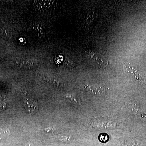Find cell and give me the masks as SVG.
<instances>
[{"label":"cell","mask_w":146,"mask_h":146,"mask_svg":"<svg viewBox=\"0 0 146 146\" xmlns=\"http://www.w3.org/2000/svg\"><path fill=\"white\" fill-rule=\"evenodd\" d=\"M24 106L30 115H33L38 110V106L35 100L32 99L30 97H25L24 99Z\"/></svg>","instance_id":"cell-1"},{"label":"cell","mask_w":146,"mask_h":146,"mask_svg":"<svg viewBox=\"0 0 146 146\" xmlns=\"http://www.w3.org/2000/svg\"><path fill=\"white\" fill-rule=\"evenodd\" d=\"M84 88L86 91H90L91 93L97 95H104L105 93L104 88L99 86L94 87L90 85H86L84 86Z\"/></svg>","instance_id":"cell-2"},{"label":"cell","mask_w":146,"mask_h":146,"mask_svg":"<svg viewBox=\"0 0 146 146\" xmlns=\"http://www.w3.org/2000/svg\"><path fill=\"white\" fill-rule=\"evenodd\" d=\"M54 1L49 0H39L35 1V5L39 8L44 9L49 8L52 5Z\"/></svg>","instance_id":"cell-3"},{"label":"cell","mask_w":146,"mask_h":146,"mask_svg":"<svg viewBox=\"0 0 146 146\" xmlns=\"http://www.w3.org/2000/svg\"><path fill=\"white\" fill-rule=\"evenodd\" d=\"M125 69L126 72L134 74L136 79H138V76L137 75L138 68L136 66L130 64L125 65Z\"/></svg>","instance_id":"cell-4"},{"label":"cell","mask_w":146,"mask_h":146,"mask_svg":"<svg viewBox=\"0 0 146 146\" xmlns=\"http://www.w3.org/2000/svg\"><path fill=\"white\" fill-rule=\"evenodd\" d=\"M36 65V63L32 60H26L22 61L20 64V67L23 69H31Z\"/></svg>","instance_id":"cell-5"},{"label":"cell","mask_w":146,"mask_h":146,"mask_svg":"<svg viewBox=\"0 0 146 146\" xmlns=\"http://www.w3.org/2000/svg\"><path fill=\"white\" fill-rule=\"evenodd\" d=\"M63 98L64 99V100L68 101L74 103L78 105H81V103L80 101L76 98L75 96H74V95H72V94H67V95L63 96Z\"/></svg>","instance_id":"cell-6"},{"label":"cell","mask_w":146,"mask_h":146,"mask_svg":"<svg viewBox=\"0 0 146 146\" xmlns=\"http://www.w3.org/2000/svg\"><path fill=\"white\" fill-rule=\"evenodd\" d=\"M6 108L5 96L1 95L0 96V112H2Z\"/></svg>","instance_id":"cell-7"},{"label":"cell","mask_w":146,"mask_h":146,"mask_svg":"<svg viewBox=\"0 0 146 146\" xmlns=\"http://www.w3.org/2000/svg\"><path fill=\"white\" fill-rule=\"evenodd\" d=\"M35 33L37 34L39 38H43L44 37L45 33L43 29L39 27H34Z\"/></svg>","instance_id":"cell-8"},{"label":"cell","mask_w":146,"mask_h":146,"mask_svg":"<svg viewBox=\"0 0 146 146\" xmlns=\"http://www.w3.org/2000/svg\"><path fill=\"white\" fill-rule=\"evenodd\" d=\"M56 139L62 142L66 143L69 142L71 140L70 137L68 136H63V135H59L56 137Z\"/></svg>","instance_id":"cell-9"},{"label":"cell","mask_w":146,"mask_h":146,"mask_svg":"<svg viewBox=\"0 0 146 146\" xmlns=\"http://www.w3.org/2000/svg\"><path fill=\"white\" fill-rule=\"evenodd\" d=\"M0 36L5 39H7L8 38V35L6 31L1 27H0Z\"/></svg>","instance_id":"cell-10"},{"label":"cell","mask_w":146,"mask_h":146,"mask_svg":"<svg viewBox=\"0 0 146 146\" xmlns=\"http://www.w3.org/2000/svg\"><path fill=\"white\" fill-rule=\"evenodd\" d=\"M44 130L45 132L47 133H53L55 131V129L54 128L51 127H45L44 128Z\"/></svg>","instance_id":"cell-11"},{"label":"cell","mask_w":146,"mask_h":146,"mask_svg":"<svg viewBox=\"0 0 146 146\" xmlns=\"http://www.w3.org/2000/svg\"><path fill=\"white\" fill-rule=\"evenodd\" d=\"M101 141L103 142H105L108 139V136L106 135H101L100 136Z\"/></svg>","instance_id":"cell-12"},{"label":"cell","mask_w":146,"mask_h":146,"mask_svg":"<svg viewBox=\"0 0 146 146\" xmlns=\"http://www.w3.org/2000/svg\"><path fill=\"white\" fill-rule=\"evenodd\" d=\"M9 133V131H0V140L1 139L3 138V136H4L5 135V133Z\"/></svg>","instance_id":"cell-13"},{"label":"cell","mask_w":146,"mask_h":146,"mask_svg":"<svg viewBox=\"0 0 146 146\" xmlns=\"http://www.w3.org/2000/svg\"><path fill=\"white\" fill-rule=\"evenodd\" d=\"M24 146H31V145L30 144H28V145H24Z\"/></svg>","instance_id":"cell-14"}]
</instances>
